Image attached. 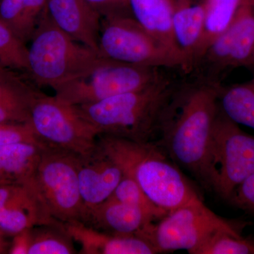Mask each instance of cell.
Wrapping results in <instances>:
<instances>
[{
  "mask_svg": "<svg viewBox=\"0 0 254 254\" xmlns=\"http://www.w3.org/2000/svg\"><path fill=\"white\" fill-rule=\"evenodd\" d=\"M221 85H180L164 110L155 143L179 168L210 190V152Z\"/></svg>",
  "mask_w": 254,
  "mask_h": 254,
  "instance_id": "1",
  "label": "cell"
},
{
  "mask_svg": "<svg viewBox=\"0 0 254 254\" xmlns=\"http://www.w3.org/2000/svg\"><path fill=\"white\" fill-rule=\"evenodd\" d=\"M98 145L159 207L168 212L200 200L191 184L155 142L100 135Z\"/></svg>",
  "mask_w": 254,
  "mask_h": 254,
  "instance_id": "2",
  "label": "cell"
},
{
  "mask_svg": "<svg viewBox=\"0 0 254 254\" xmlns=\"http://www.w3.org/2000/svg\"><path fill=\"white\" fill-rule=\"evenodd\" d=\"M179 86L164 75L141 89L75 106L100 135L155 142L164 110Z\"/></svg>",
  "mask_w": 254,
  "mask_h": 254,
  "instance_id": "3",
  "label": "cell"
},
{
  "mask_svg": "<svg viewBox=\"0 0 254 254\" xmlns=\"http://www.w3.org/2000/svg\"><path fill=\"white\" fill-rule=\"evenodd\" d=\"M103 59L62 31L46 11L28 47L27 76L38 86L55 90L91 72Z\"/></svg>",
  "mask_w": 254,
  "mask_h": 254,
  "instance_id": "4",
  "label": "cell"
},
{
  "mask_svg": "<svg viewBox=\"0 0 254 254\" xmlns=\"http://www.w3.org/2000/svg\"><path fill=\"white\" fill-rule=\"evenodd\" d=\"M78 155L47 145L34 177L35 186L50 217L60 223L84 222L86 208L80 192Z\"/></svg>",
  "mask_w": 254,
  "mask_h": 254,
  "instance_id": "5",
  "label": "cell"
},
{
  "mask_svg": "<svg viewBox=\"0 0 254 254\" xmlns=\"http://www.w3.org/2000/svg\"><path fill=\"white\" fill-rule=\"evenodd\" d=\"M240 229L236 222L219 216L200 199L168 212L136 235L151 244L158 254L177 250L190 254L214 232L222 230L241 235Z\"/></svg>",
  "mask_w": 254,
  "mask_h": 254,
  "instance_id": "6",
  "label": "cell"
},
{
  "mask_svg": "<svg viewBox=\"0 0 254 254\" xmlns=\"http://www.w3.org/2000/svg\"><path fill=\"white\" fill-rule=\"evenodd\" d=\"M210 190L229 200L246 179L254 173V136L220 109L214 125L210 152Z\"/></svg>",
  "mask_w": 254,
  "mask_h": 254,
  "instance_id": "7",
  "label": "cell"
},
{
  "mask_svg": "<svg viewBox=\"0 0 254 254\" xmlns=\"http://www.w3.org/2000/svg\"><path fill=\"white\" fill-rule=\"evenodd\" d=\"M98 54L128 64L182 70L177 57L124 13L101 18Z\"/></svg>",
  "mask_w": 254,
  "mask_h": 254,
  "instance_id": "8",
  "label": "cell"
},
{
  "mask_svg": "<svg viewBox=\"0 0 254 254\" xmlns=\"http://www.w3.org/2000/svg\"><path fill=\"white\" fill-rule=\"evenodd\" d=\"M30 125L43 143L85 155L98 146L99 133L75 105L43 92L32 105Z\"/></svg>",
  "mask_w": 254,
  "mask_h": 254,
  "instance_id": "9",
  "label": "cell"
},
{
  "mask_svg": "<svg viewBox=\"0 0 254 254\" xmlns=\"http://www.w3.org/2000/svg\"><path fill=\"white\" fill-rule=\"evenodd\" d=\"M85 76L55 90V96L72 105L98 103L123 93L141 89L163 77V68L137 66L103 58Z\"/></svg>",
  "mask_w": 254,
  "mask_h": 254,
  "instance_id": "10",
  "label": "cell"
},
{
  "mask_svg": "<svg viewBox=\"0 0 254 254\" xmlns=\"http://www.w3.org/2000/svg\"><path fill=\"white\" fill-rule=\"evenodd\" d=\"M254 53V0H242L228 26L209 46L197 64L201 81L220 84L227 73L250 67Z\"/></svg>",
  "mask_w": 254,
  "mask_h": 254,
  "instance_id": "11",
  "label": "cell"
},
{
  "mask_svg": "<svg viewBox=\"0 0 254 254\" xmlns=\"http://www.w3.org/2000/svg\"><path fill=\"white\" fill-rule=\"evenodd\" d=\"M57 223L60 222L50 216L42 203L34 180L0 185V228L5 235L14 236L34 227Z\"/></svg>",
  "mask_w": 254,
  "mask_h": 254,
  "instance_id": "12",
  "label": "cell"
},
{
  "mask_svg": "<svg viewBox=\"0 0 254 254\" xmlns=\"http://www.w3.org/2000/svg\"><path fill=\"white\" fill-rule=\"evenodd\" d=\"M123 175L99 145L92 153L78 155V183L86 213L113 195Z\"/></svg>",
  "mask_w": 254,
  "mask_h": 254,
  "instance_id": "13",
  "label": "cell"
},
{
  "mask_svg": "<svg viewBox=\"0 0 254 254\" xmlns=\"http://www.w3.org/2000/svg\"><path fill=\"white\" fill-rule=\"evenodd\" d=\"M47 12L62 31L98 54L101 17L86 0H47Z\"/></svg>",
  "mask_w": 254,
  "mask_h": 254,
  "instance_id": "14",
  "label": "cell"
},
{
  "mask_svg": "<svg viewBox=\"0 0 254 254\" xmlns=\"http://www.w3.org/2000/svg\"><path fill=\"white\" fill-rule=\"evenodd\" d=\"M174 40L181 55L182 71H194L205 20V1L173 0Z\"/></svg>",
  "mask_w": 254,
  "mask_h": 254,
  "instance_id": "15",
  "label": "cell"
},
{
  "mask_svg": "<svg viewBox=\"0 0 254 254\" xmlns=\"http://www.w3.org/2000/svg\"><path fill=\"white\" fill-rule=\"evenodd\" d=\"M74 242L81 246V254H155V247L136 235L108 233L81 222L64 224Z\"/></svg>",
  "mask_w": 254,
  "mask_h": 254,
  "instance_id": "16",
  "label": "cell"
},
{
  "mask_svg": "<svg viewBox=\"0 0 254 254\" xmlns=\"http://www.w3.org/2000/svg\"><path fill=\"white\" fill-rule=\"evenodd\" d=\"M23 74L0 68V124L29 123L32 105L41 91Z\"/></svg>",
  "mask_w": 254,
  "mask_h": 254,
  "instance_id": "17",
  "label": "cell"
},
{
  "mask_svg": "<svg viewBox=\"0 0 254 254\" xmlns=\"http://www.w3.org/2000/svg\"><path fill=\"white\" fill-rule=\"evenodd\" d=\"M153 222L140 209L110 196L100 204L87 210L83 223L115 235H136L143 227Z\"/></svg>",
  "mask_w": 254,
  "mask_h": 254,
  "instance_id": "18",
  "label": "cell"
},
{
  "mask_svg": "<svg viewBox=\"0 0 254 254\" xmlns=\"http://www.w3.org/2000/svg\"><path fill=\"white\" fill-rule=\"evenodd\" d=\"M132 17L150 36L183 62L173 31V0H127Z\"/></svg>",
  "mask_w": 254,
  "mask_h": 254,
  "instance_id": "19",
  "label": "cell"
},
{
  "mask_svg": "<svg viewBox=\"0 0 254 254\" xmlns=\"http://www.w3.org/2000/svg\"><path fill=\"white\" fill-rule=\"evenodd\" d=\"M46 145L18 142L0 146V185L33 181Z\"/></svg>",
  "mask_w": 254,
  "mask_h": 254,
  "instance_id": "20",
  "label": "cell"
},
{
  "mask_svg": "<svg viewBox=\"0 0 254 254\" xmlns=\"http://www.w3.org/2000/svg\"><path fill=\"white\" fill-rule=\"evenodd\" d=\"M47 11V0H0V21L26 45Z\"/></svg>",
  "mask_w": 254,
  "mask_h": 254,
  "instance_id": "21",
  "label": "cell"
},
{
  "mask_svg": "<svg viewBox=\"0 0 254 254\" xmlns=\"http://www.w3.org/2000/svg\"><path fill=\"white\" fill-rule=\"evenodd\" d=\"M218 103L228 118L254 129V75L243 83L220 86Z\"/></svg>",
  "mask_w": 254,
  "mask_h": 254,
  "instance_id": "22",
  "label": "cell"
},
{
  "mask_svg": "<svg viewBox=\"0 0 254 254\" xmlns=\"http://www.w3.org/2000/svg\"><path fill=\"white\" fill-rule=\"evenodd\" d=\"M74 242L64 224L39 225L30 230L28 254H76Z\"/></svg>",
  "mask_w": 254,
  "mask_h": 254,
  "instance_id": "23",
  "label": "cell"
},
{
  "mask_svg": "<svg viewBox=\"0 0 254 254\" xmlns=\"http://www.w3.org/2000/svg\"><path fill=\"white\" fill-rule=\"evenodd\" d=\"M204 31L198 52L197 64L212 42L228 26L242 0H205ZM195 65V66H196ZM195 69V68H194Z\"/></svg>",
  "mask_w": 254,
  "mask_h": 254,
  "instance_id": "24",
  "label": "cell"
},
{
  "mask_svg": "<svg viewBox=\"0 0 254 254\" xmlns=\"http://www.w3.org/2000/svg\"><path fill=\"white\" fill-rule=\"evenodd\" d=\"M0 68L24 73L28 71V46L0 21Z\"/></svg>",
  "mask_w": 254,
  "mask_h": 254,
  "instance_id": "25",
  "label": "cell"
},
{
  "mask_svg": "<svg viewBox=\"0 0 254 254\" xmlns=\"http://www.w3.org/2000/svg\"><path fill=\"white\" fill-rule=\"evenodd\" d=\"M190 254H254V241L242 235L217 231L207 237Z\"/></svg>",
  "mask_w": 254,
  "mask_h": 254,
  "instance_id": "26",
  "label": "cell"
},
{
  "mask_svg": "<svg viewBox=\"0 0 254 254\" xmlns=\"http://www.w3.org/2000/svg\"><path fill=\"white\" fill-rule=\"evenodd\" d=\"M111 197L140 209L153 222L159 220L168 212L153 203L133 179L123 175Z\"/></svg>",
  "mask_w": 254,
  "mask_h": 254,
  "instance_id": "27",
  "label": "cell"
},
{
  "mask_svg": "<svg viewBox=\"0 0 254 254\" xmlns=\"http://www.w3.org/2000/svg\"><path fill=\"white\" fill-rule=\"evenodd\" d=\"M18 142L46 144L36 136L29 123L0 124V146Z\"/></svg>",
  "mask_w": 254,
  "mask_h": 254,
  "instance_id": "28",
  "label": "cell"
},
{
  "mask_svg": "<svg viewBox=\"0 0 254 254\" xmlns=\"http://www.w3.org/2000/svg\"><path fill=\"white\" fill-rule=\"evenodd\" d=\"M229 200L238 208L254 213V173L237 187Z\"/></svg>",
  "mask_w": 254,
  "mask_h": 254,
  "instance_id": "29",
  "label": "cell"
},
{
  "mask_svg": "<svg viewBox=\"0 0 254 254\" xmlns=\"http://www.w3.org/2000/svg\"><path fill=\"white\" fill-rule=\"evenodd\" d=\"M127 1V0H124ZM92 7L99 14L100 17L122 12L120 7L123 0H86Z\"/></svg>",
  "mask_w": 254,
  "mask_h": 254,
  "instance_id": "30",
  "label": "cell"
},
{
  "mask_svg": "<svg viewBox=\"0 0 254 254\" xmlns=\"http://www.w3.org/2000/svg\"><path fill=\"white\" fill-rule=\"evenodd\" d=\"M31 229L23 230L13 236L14 239H13L12 243L9 247V254H28L30 244V230Z\"/></svg>",
  "mask_w": 254,
  "mask_h": 254,
  "instance_id": "31",
  "label": "cell"
},
{
  "mask_svg": "<svg viewBox=\"0 0 254 254\" xmlns=\"http://www.w3.org/2000/svg\"><path fill=\"white\" fill-rule=\"evenodd\" d=\"M4 232L0 228V254L9 253V247L5 240Z\"/></svg>",
  "mask_w": 254,
  "mask_h": 254,
  "instance_id": "32",
  "label": "cell"
},
{
  "mask_svg": "<svg viewBox=\"0 0 254 254\" xmlns=\"http://www.w3.org/2000/svg\"><path fill=\"white\" fill-rule=\"evenodd\" d=\"M251 66H254V53L253 57H252V60H251L250 67H251Z\"/></svg>",
  "mask_w": 254,
  "mask_h": 254,
  "instance_id": "33",
  "label": "cell"
}]
</instances>
